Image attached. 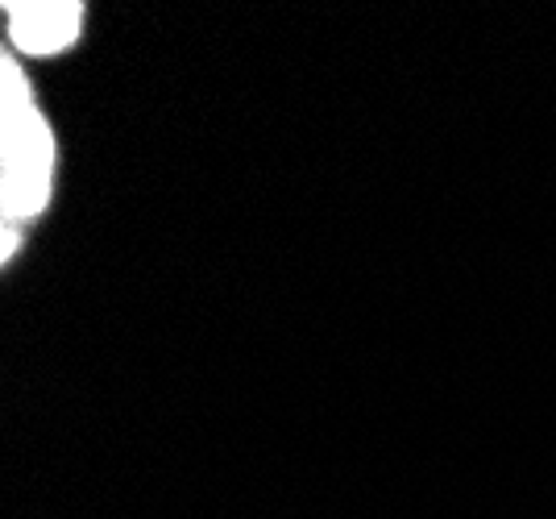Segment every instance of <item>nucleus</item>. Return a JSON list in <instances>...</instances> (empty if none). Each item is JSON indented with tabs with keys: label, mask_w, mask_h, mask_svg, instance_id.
Returning <instances> with one entry per match:
<instances>
[{
	"label": "nucleus",
	"mask_w": 556,
	"mask_h": 519,
	"mask_svg": "<svg viewBox=\"0 0 556 519\" xmlns=\"http://www.w3.org/2000/svg\"><path fill=\"white\" fill-rule=\"evenodd\" d=\"M88 9L59 0H9L4 4V38L17 59H54L84 38Z\"/></svg>",
	"instance_id": "nucleus-2"
},
{
	"label": "nucleus",
	"mask_w": 556,
	"mask_h": 519,
	"mask_svg": "<svg viewBox=\"0 0 556 519\" xmlns=\"http://www.w3.org/2000/svg\"><path fill=\"white\" fill-rule=\"evenodd\" d=\"M0 258H17L25 233L47 216L59 179V138L17 54L0 59Z\"/></svg>",
	"instance_id": "nucleus-1"
}]
</instances>
